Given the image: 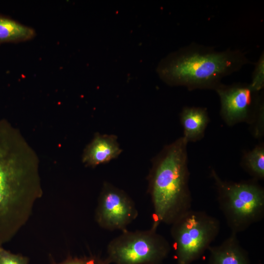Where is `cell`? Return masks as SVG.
<instances>
[{"label":"cell","instance_id":"cell-5","mask_svg":"<svg viewBox=\"0 0 264 264\" xmlns=\"http://www.w3.org/2000/svg\"><path fill=\"white\" fill-rule=\"evenodd\" d=\"M176 264H191L208 250L219 234L220 224L204 211L189 210L171 225Z\"/></svg>","mask_w":264,"mask_h":264},{"label":"cell","instance_id":"cell-8","mask_svg":"<svg viewBox=\"0 0 264 264\" xmlns=\"http://www.w3.org/2000/svg\"><path fill=\"white\" fill-rule=\"evenodd\" d=\"M138 215L134 202L124 191L109 182L104 183L95 214L96 222L101 228L124 231Z\"/></svg>","mask_w":264,"mask_h":264},{"label":"cell","instance_id":"cell-6","mask_svg":"<svg viewBox=\"0 0 264 264\" xmlns=\"http://www.w3.org/2000/svg\"><path fill=\"white\" fill-rule=\"evenodd\" d=\"M170 250L169 242L156 229L126 230L109 242L104 260L107 264H161Z\"/></svg>","mask_w":264,"mask_h":264},{"label":"cell","instance_id":"cell-3","mask_svg":"<svg viewBox=\"0 0 264 264\" xmlns=\"http://www.w3.org/2000/svg\"><path fill=\"white\" fill-rule=\"evenodd\" d=\"M182 136L165 146L154 158L148 176L153 206L151 228L171 225L191 210L187 144Z\"/></svg>","mask_w":264,"mask_h":264},{"label":"cell","instance_id":"cell-13","mask_svg":"<svg viewBox=\"0 0 264 264\" xmlns=\"http://www.w3.org/2000/svg\"><path fill=\"white\" fill-rule=\"evenodd\" d=\"M242 166L254 179L264 178V147L259 145L246 153L242 160Z\"/></svg>","mask_w":264,"mask_h":264},{"label":"cell","instance_id":"cell-15","mask_svg":"<svg viewBox=\"0 0 264 264\" xmlns=\"http://www.w3.org/2000/svg\"><path fill=\"white\" fill-rule=\"evenodd\" d=\"M50 264H107L104 258L96 255L84 256L82 257H72L68 256L64 261L57 263L53 260Z\"/></svg>","mask_w":264,"mask_h":264},{"label":"cell","instance_id":"cell-10","mask_svg":"<svg viewBox=\"0 0 264 264\" xmlns=\"http://www.w3.org/2000/svg\"><path fill=\"white\" fill-rule=\"evenodd\" d=\"M208 250V264H251L246 250L234 233L219 245H211Z\"/></svg>","mask_w":264,"mask_h":264},{"label":"cell","instance_id":"cell-1","mask_svg":"<svg viewBox=\"0 0 264 264\" xmlns=\"http://www.w3.org/2000/svg\"><path fill=\"white\" fill-rule=\"evenodd\" d=\"M43 195L38 156L18 129L0 120V245L26 223Z\"/></svg>","mask_w":264,"mask_h":264},{"label":"cell","instance_id":"cell-2","mask_svg":"<svg viewBox=\"0 0 264 264\" xmlns=\"http://www.w3.org/2000/svg\"><path fill=\"white\" fill-rule=\"evenodd\" d=\"M250 63L239 49L217 51L196 43L171 53L159 63L156 72L165 83L188 89H215L221 79Z\"/></svg>","mask_w":264,"mask_h":264},{"label":"cell","instance_id":"cell-4","mask_svg":"<svg viewBox=\"0 0 264 264\" xmlns=\"http://www.w3.org/2000/svg\"><path fill=\"white\" fill-rule=\"evenodd\" d=\"M217 200L231 233L238 234L264 216V190L255 179L240 182L222 180L212 170Z\"/></svg>","mask_w":264,"mask_h":264},{"label":"cell","instance_id":"cell-9","mask_svg":"<svg viewBox=\"0 0 264 264\" xmlns=\"http://www.w3.org/2000/svg\"><path fill=\"white\" fill-rule=\"evenodd\" d=\"M122 152L115 135L96 133L85 148L82 161L87 166L95 167L116 158Z\"/></svg>","mask_w":264,"mask_h":264},{"label":"cell","instance_id":"cell-11","mask_svg":"<svg viewBox=\"0 0 264 264\" xmlns=\"http://www.w3.org/2000/svg\"><path fill=\"white\" fill-rule=\"evenodd\" d=\"M180 119L183 129V137L188 142L201 139L209 121L206 109L200 107L183 108Z\"/></svg>","mask_w":264,"mask_h":264},{"label":"cell","instance_id":"cell-16","mask_svg":"<svg viewBox=\"0 0 264 264\" xmlns=\"http://www.w3.org/2000/svg\"><path fill=\"white\" fill-rule=\"evenodd\" d=\"M0 264H29V258L13 253L0 245Z\"/></svg>","mask_w":264,"mask_h":264},{"label":"cell","instance_id":"cell-12","mask_svg":"<svg viewBox=\"0 0 264 264\" xmlns=\"http://www.w3.org/2000/svg\"><path fill=\"white\" fill-rule=\"evenodd\" d=\"M35 35L32 27L0 14V44L26 41L33 39Z\"/></svg>","mask_w":264,"mask_h":264},{"label":"cell","instance_id":"cell-14","mask_svg":"<svg viewBox=\"0 0 264 264\" xmlns=\"http://www.w3.org/2000/svg\"><path fill=\"white\" fill-rule=\"evenodd\" d=\"M251 88L259 92L264 86V54L263 52L258 61L255 63L252 73V81L250 84Z\"/></svg>","mask_w":264,"mask_h":264},{"label":"cell","instance_id":"cell-7","mask_svg":"<svg viewBox=\"0 0 264 264\" xmlns=\"http://www.w3.org/2000/svg\"><path fill=\"white\" fill-rule=\"evenodd\" d=\"M220 101V114L225 122L233 125L252 122L264 111L262 96L250 84H220L215 89Z\"/></svg>","mask_w":264,"mask_h":264}]
</instances>
